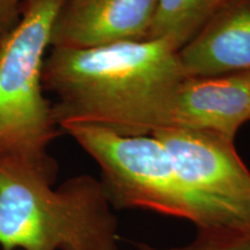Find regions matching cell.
I'll return each mask as SVG.
<instances>
[{
    "instance_id": "1",
    "label": "cell",
    "mask_w": 250,
    "mask_h": 250,
    "mask_svg": "<svg viewBox=\"0 0 250 250\" xmlns=\"http://www.w3.org/2000/svg\"><path fill=\"white\" fill-rule=\"evenodd\" d=\"M186 78L177 51L162 40L52 48L43 67L58 127L92 125L123 137L152 136L167 126Z\"/></svg>"
},
{
    "instance_id": "2",
    "label": "cell",
    "mask_w": 250,
    "mask_h": 250,
    "mask_svg": "<svg viewBox=\"0 0 250 250\" xmlns=\"http://www.w3.org/2000/svg\"><path fill=\"white\" fill-rule=\"evenodd\" d=\"M56 162L0 154V248L118 250L102 184L79 175L55 189Z\"/></svg>"
},
{
    "instance_id": "3",
    "label": "cell",
    "mask_w": 250,
    "mask_h": 250,
    "mask_svg": "<svg viewBox=\"0 0 250 250\" xmlns=\"http://www.w3.org/2000/svg\"><path fill=\"white\" fill-rule=\"evenodd\" d=\"M62 130L98 162L100 182L114 208H144L187 219L197 228L250 225L193 191L154 136L123 137L83 124L66 125Z\"/></svg>"
},
{
    "instance_id": "4",
    "label": "cell",
    "mask_w": 250,
    "mask_h": 250,
    "mask_svg": "<svg viewBox=\"0 0 250 250\" xmlns=\"http://www.w3.org/2000/svg\"><path fill=\"white\" fill-rule=\"evenodd\" d=\"M64 0H24L17 23L0 39V154L49 162L58 136L44 96L43 67Z\"/></svg>"
},
{
    "instance_id": "5",
    "label": "cell",
    "mask_w": 250,
    "mask_h": 250,
    "mask_svg": "<svg viewBox=\"0 0 250 250\" xmlns=\"http://www.w3.org/2000/svg\"><path fill=\"white\" fill-rule=\"evenodd\" d=\"M193 191L250 224V170L234 142L208 131L161 127L153 132Z\"/></svg>"
},
{
    "instance_id": "6",
    "label": "cell",
    "mask_w": 250,
    "mask_h": 250,
    "mask_svg": "<svg viewBox=\"0 0 250 250\" xmlns=\"http://www.w3.org/2000/svg\"><path fill=\"white\" fill-rule=\"evenodd\" d=\"M156 0H64L51 48L89 49L145 41Z\"/></svg>"
},
{
    "instance_id": "7",
    "label": "cell",
    "mask_w": 250,
    "mask_h": 250,
    "mask_svg": "<svg viewBox=\"0 0 250 250\" xmlns=\"http://www.w3.org/2000/svg\"><path fill=\"white\" fill-rule=\"evenodd\" d=\"M250 121V71L187 77L175 92L166 127L208 131L234 142Z\"/></svg>"
},
{
    "instance_id": "8",
    "label": "cell",
    "mask_w": 250,
    "mask_h": 250,
    "mask_svg": "<svg viewBox=\"0 0 250 250\" xmlns=\"http://www.w3.org/2000/svg\"><path fill=\"white\" fill-rule=\"evenodd\" d=\"M177 55L187 77L250 71V0H228Z\"/></svg>"
},
{
    "instance_id": "9",
    "label": "cell",
    "mask_w": 250,
    "mask_h": 250,
    "mask_svg": "<svg viewBox=\"0 0 250 250\" xmlns=\"http://www.w3.org/2000/svg\"><path fill=\"white\" fill-rule=\"evenodd\" d=\"M227 1L228 0H156L146 40H162L175 51H180Z\"/></svg>"
},
{
    "instance_id": "10",
    "label": "cell",
    "mask_w": 250,
    "mask_h": 250,
    "mask_svg": "<svg viewBox=\"0 0 250 250\" xmlns=\"http://www.w3.org/2000/svg\"><path fill=\"white\" fill-rule=\"evenodd\" d=\"M197 235L189 245L160 249L137 243L138 250H250V225H226L197 228Z\"/></svg>"
},
{
    "instance_id": "11",
    "label": "cell",
    "mask_w": 250,
    "mask_h": 250,
    "mask_svg": "<svg viewBox=\"0 0 250 250\" xmlns=\"http://www.w3.org/2000/svg\"><path fill=\"white\" fill-rule=\"evenodd\" d=\"M24 0H0V36L11 29L20 17Z\"/></svg>"
},
{
    "instance_id": "12",
    "label": "cell",
    "mask_w": 250,
    "mask_h": 250,
    "mask_svg": "<svg viewBox=\"0 0 250 250\" xmlns=\"http://www.w3.org/2000/svg\"><path fill=\"white\" fill-rule=\"evenodd\" d=\"M0 39H1V36H0Z\"/></svg>"
}]
</instances>
